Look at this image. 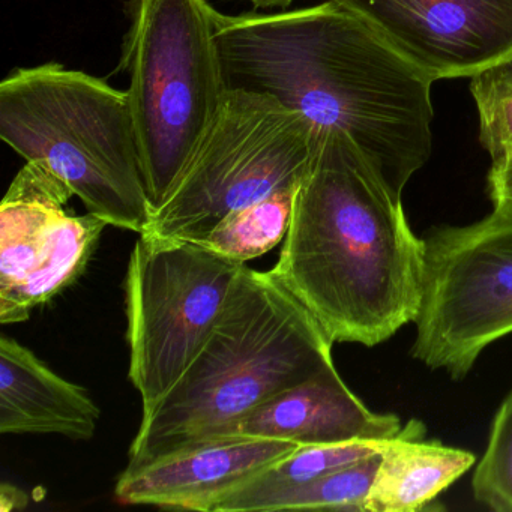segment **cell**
<instances>
[{"label":"cell","mask_w":512,"mask_h":512,"mask_svg":"<svg viewBox=\"0 0 512 512\" xmlns=\"http://www.w3.org/2000/svg\"><path fill=\"white\" fill-rule=\"evenodd\" d=\"M244 268L196 242L140 235L125 275L128 379L151 412L199 355Z\"/></svg>","instance_id":"cell-7"},{"label":"cell","mask_w":512,"mask_h":512,"mask_svg":"<svg viewBox=\"0 0 512 512\" xmlns=\"http://www.w3.org/2000/svg\"><path fill=\"white\" fill-rule=\"evenodd\" d=\"M298 446L262 437H215L125 467L115 497L122 505L215 512L218 503Z\"/></svg>","instance_id":"cell-10"},{"label":"cell","mask_w":512,"mask_h":512,"mask_svg":"<svg viewBox=\"0 0 512 512\" xmlns=\"http://www.w3.org/2000/svg\"><path fill=\"white\" fill-rule=\"evenodd\" d=\"M298 187L284 188L232 212L196 244L242 265L263 256L286 238Z\"/></svg>","instance_id":"cell-17"},{"label":"cell","mask_w":512,"mask_h":512,"mask_svg":"<svg viewBox=\"0 0 512 512\" xmlns=\"http://www.w3.org/2000/svg\"><path fill=\"white\" fill-rule=\"evenodd\" d=\"M424 244V296L410 353L464 379L482 350L512 334V215L493 211L469 226L434 227Z\"/></svg>","instance_id":"cell-8"},{"label":"cell","mask_w":512,"mask_h":512,"mask_svg":"<svg viewBox=\"0 0 512 512\" xmlns=\"http://www.w3.org/2000/svg\"><path fill=\"white\" fill-rule=\"evenodd\" d=\"M479 115V142L490 154L491 169L512 157V56L470 77Z\"/></svg>","instance_id":"cell-19"},{"label":"cell","mask_w":512,"mask_h":512,"mask_svg":"<svg viewBox=\"0 0 512 512\" xmlns=\"http://www.w3.org/2000/svg\"><path fill=\"white\" fill-rule=\"evenodd\" d=\"M403 427L397 415L368 409L350 391L335 365H331L269 398L248 413L230 436L262 437L296 445H329L392 439Z\"/></svg>","instance_id":"cell-11"},{"label":"cell","mask_w":512,"mask_h":512,"mask_svg":"<svg viewBox=\"0 0 512 512\" xmlns=\"http://www.w3.org/2000/svg\"><path fill=\"white\" fill-rule=\"evenodd\" d=\"M487 191L493 211L512 215V157L503 166L490 169Z\"/></svg>","instance_id":"cell-21"},{"label":"cell","mask_w":512,"mask_h":512,"mask_svg":"<svg viewBox=\"0 0 512 512\" xmlns=\"http://www.w3.org/2000/svg\"><path fill=\"white\" fill-rule=\"evenodd\" d=\"M431 83L512 56V0H335Z\"/></svg>","instance_id":"cell-9"},{"label":"cell","mask_w":512,"mask_h":512,"mask_svg":"<svg viewBox=\"0 0 512 512\" xmlns=\"http://www.w3.org/2000/svg\"><path fill=\"white\" fill-rule=\"evenodd\" d=\"M466 449L425 440V427L410 419L382 452L365 512L424 511L475 466Z\"/></svg>","instance_id":"cell-13"},{"label":"cell","mask_w":512,"mask_h":512,"mask_svg":"<svg viewBox=\"0 0 512 512\" xmlns=\"http://www.w3.org/2000/svg\"><path fill=\"white\" fill-rule=\"evenodd\" d=\"M320 131L268 95L226 91L196 154L140 235L200 242L232 212L296 187Z\"/></svg>","instance_id":"cell-6"},{"label":"cell","mask_w":512,"mask_h":512,"mask_svg":"<svg viewBox=\"0 0 512 512\" xmlns=\"http://www.w3.org/2000/svg\"><path fill=\"white\" fill-rule=\"evenodd\" d=\"M106 226L109 224L92 212L65 215L28 277L17 286L0 290V322H25L34 308L73 284L85 271Z\"/></svg>","instance_id":"cell-15"},{"label":"cell","mask_w":512,"mask_h":512,"mask_svg":"<svg viewBox=\"0 0 512 512\" xmlns=\"http://www.w3.org/2000/svg\"><path fill=\"white\" fill-rule=\"evenodd\" d=\"M271 271L334 343L377 346L418 316L424 239L401 197L337 128L320 131Z\"/></svg>","instance_id":"cell-2"},{"label":"cell","mask_w":512,"mask_h":512,"mask_svg":"<svg viewBox=\"0 0 512 512\" xmlns=\"http://www.w3.org/2000/svg\"><path fill=\"white\" fill-rule=\"evenodd\" d=\"M73 196L49 167L26 161L0 206V290L22 283L35 268Z\"/></svg>","instance_id":"cell-14"},{"label":"cell","mask_w":512,"mask_h":512,"mask_svg":"<svg viewBox=\"0 0 512 512\" xmlns=\"http://www.w3.org/2000/svg\"><path fill=\"white\" fill-rule=\"evenodd\" d=\"M389 442L391 439L298 446L218 503L215 512H269L278 497L341 467L380 454Z\"/></svg>","instance_id":"cell-16"},{"label":"cell","mask_w":512,"mask_h":512,"mask_svg":"<svg viewBox=\"0 0 512 512\" xmlns=\"http://www.w3.org/2000/svg\"><path fill=\"white\" fill-rule=\"evenodd\" d=\"M380 458L382 452L334 470L298 490L290 491L278 497L269 512L311 509L365 512V503L373 487Z\"/></svg>","instance_id":"cell-18"},{"label":"cell","mask_w":512,"mask_h":512,"mask_svg":"<svg viewBox=\"0 0 512 512\" xmlns=\"http://www.w3.org/2000/svg\"><path fill=\"white\" fill-rule=\"evenodd\" d=\"M101 410L88 392L47 367L8 335L0 337V433L89 440Z\"/></svg>","instance_id":"cell-12"},{"label":"cell","mask_w":512,"mask_h":512,"mask_svg":"<svg viewBox=\"0 0 512 512\" xmlns=\"http://www.w3.org/2000/svg\"><path fill=\"white\" fill-rule=\"evenodd\" d=\"M220 14L209 0H128L119 70L128 79L151 214L196 154L226 95Z\"/></svg>","instance_id":"cell-5"},{"label":"cell","mask_w":512,"mask_h":512,"mask_svg":"<svg viewBox=\"0 0 512 512\" xmlns=\"http://www.w3.org/2000/svg\"><path fill=\"white\" fill-rule=\"evenodd\" d=\"M28 503V496L14 485L2 484L0 487V509L4 512L20 509Z\"/></svg>","instance_id":"cell-22"},{"label":"cell","mask_w":512,"mask_h":512,"mask_svg":"<svg viewBox=\"0 0 512 512\" xmlns=\"http://www.w3.org/2000/svg\"><path fill=\"white\" fill-rule=\"evenodd\" d=\"M476 502L496 512H512V391L494 416L487 449L472 481Z\"/></svg>","instance_id":"cell-20"},{"label":"cell","mask_w":512,"mask_h":512,"mask_svg":"<svg viewBox=\"0 0 512 512\" xmlns=\"http://www.w3.org/2000/svg\"><path fill=\"white\" fill-rule=\"evenodd\" d=\"M316 317L272 271H239L229 298L178 385L142 415L128 469L215 437L265 401L334 364Z\"/></svg>","instance_id":"cell-3"},{"label":"cell","mask_w":512,"mask_h":512,"mask_svg":"<svg viewBox=\"0 0 512 512\" xmlns=\"http://www.w3.org/2000/svg\"><path fill=\"white\" fill-rule=\"evenodd\" d=\"M0 137L109 226L145 230L151 205L127 91L56 62L16 68L0 83Z\"/></svg>","instance_id":"cell-4"},{"label":"cell","mask_w":512,"mask_h":512,"mask_svg":"<svg viewBox=\"0 0 512 512\" xmlns=\"http://www.w3.org/2000/svg\"><path fill=\"white\" fill-rule=\"evenodd\" d=\"M227 91L268 95L356 143L403 196L433 148L430 80L335 0L283 13L220 14Z\"/></svg>","instance_id":"cell-1"},{"label":"cell","mask_w":512,"mask_h":512,"mask_svg":"<svg viewBox=\"0 0 512 512\" xmlns=\"http://www.w3.org/2000/svg\"><path fill=\"white\" fill-rule=\"evenodd\" d=\"M257 8H286L292 4V0H250Z\"/></svg>","instance_id":"cell-23"}]
</instances>
